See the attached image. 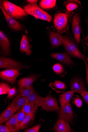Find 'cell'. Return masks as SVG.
Here are the masks:
<instances>
[{"label": "cell", "instance_id": "cell-1", "mask_svg": "<svg viewBox=\"0 0 88 132\" xmlns=\"http://www.w3.org/2000/svg\"><path fill=\"white\" fill-rule=\"evenodd\" d=\"M1 5L6 14L15 20H23L28 16L23 9L8 1H1Z\"/></svg>", "mask_w": 88, "mask_h": 132}, {"label": "cell", "instance_id": "cell-2", "mask_svg": "<svg viewBox=\"0 0 88 132\" xmlns=\"http://www.w3.org/2000/svg\"><path fill=\"white\" fill-rule=\"evenodd\" d=\"M37 3H29L24 6L23 9L28 15H31L36 19L49 22H51L52 17L38 6Z\"/></svg>", "mask_w": 88, "mask_h": 132}, {"label": "cell", "instance_id": "cell-3", "mask_svg": "<svg viewBox=\"0 0 88 132\" xmlns=\"http://www.w3.org/2000/svg\"><path fill=\"white\" fill-rule=\"evenodd\" d=\"M63 46L66 52L73 57L81 59L84 61V55L79 51L76 44L73 39L66 36H64Z\"/></svg>", "mask_w": 88, "mask_h": 132}, {"label": "cell", "instance_id": "cell-4", "mask_svg": "<svg viewBox=\"0 0 88 132\" xmlns=\"http://www.w3.org/2000/svg\"><path fill=\"white\" fill-rule=\"evenodd\" d=\"M58 118L68 123L74 125L77 115L74 112L72 105L69 103L63 107L60 106L58 111Z\"/></svg>", "mask_w": 88, "mask_h": 132}, {"label": "cell", "instance_id": "cell-5", "mask_svg": "<svg viewBox=\"0 0 88 132\" xmlns=\"http://www.w3.org/2000/svg\"><path fill=\"white\" fill-rule=\"evenodd\" d=\"M68 18V15L66 13H60L55 15L53 22L58 32L62 34L67 31Z\"/></svg>", "mask_w": 88, "mask_h": 132}, {"label": "cell", "instance_id": "cell-6", "mask_svg": "<svg viewBox=\"0 0 88 132\" xmlns=\"http://www.w3.org/2000/svg\"><path fill=\"white\" fill-rule=\"evenodd\" d=\"M41 106V110L47 112H58L59 109L57 99L51 95V93L44 97Z\"/></svg>", "mask_w": 88, "mask_h": 132}, {"label": "cell", "instance_id": "cell-7", "mask_svg": "<svg viewBox=\"0 0 88 132\" xmlns=\"http://www.w3.org/2000/svg\"><path fill=\"white\" fill-rule=\"evenodd\" d=\"M0 8L2 11L9 27L12 30L19 32L22 31L26 34H28V30L21 23L6 14L1 5H0Z\"/></svg>", "mask_w": 88, "mask_h": 132}, {"label": "cell", "instance_id": "cell-8", "mask_svg": "<svg viewBox=\"0 0 88 132\" xmlns=\"http://www.w3.org/2000/svg\"><path fill=\"white\" fill-rule=\"evenodd\" d=\"M29 67L24 66L21 63L17 62L10 58L4 57H0V68H1L19 70Z\"/></svg>", "mask_w": 88, "mask_h": 132}, {"label": "cell", "instance_id": "cell-9", "mask_svg": "<svg viewBox=\"0 0 88 132\" xmlns=\"http://www.w3.org/2000/svg\"><path fill=\"white\" fill-rule=\"evenodd\" d=\"M47 32L52 47L53 48L57 47L60 45L63 46V39L64 36L61 34L54 31L47 27Z\"/></svg>", "mask_w": 88, "mask_h": 132}, {"label": "cell", "instance_id": "cell-10", "mask_svg": "<svg viewBox=\"0 0 88 132\" xmlns=\"http://www.w3.org/2000/svg\"><path fill=\"white\" fill-rule=\"evenodd\" d=\"M72 29L75 40L79 44L81 40V30L80 16L78 13L75 14L73 17Z\"/></svg>", "mask_w": 88, "mask_h": 132}, {"label": "cell", "instance_id": "cell-11", "mask_svg": "<svg viewBox=\"0 0 88 132\" xmlns=\"http://www.w3.org/2000/svg\"><path fill=\"white\" fill-rule=\"evenodd\" d=\"M21 75L18 70L15 69H7L1 71L0 78L13 84L17 78Z\"/></svg>", "mask_w": 88, "mask_h": 132}, {"label": "cell", "instance_id": "cell-12", "mask_svg": "<svg viewBox=\"0 0 88 132\" xmlns=\"http://www.w3.org/2000/svg\"><path fill=\"white\" fill-rule=\"evenodd\" d=\"M52 130L57 132H73L75 131L71 128L69 123L59 118Z\"/></svg>", "mask_w": 88, "mask_h": 132}, {"label": "cell", "instance_id": "cell-13", "mask_svg": "<svg viewBox=\"0 0 88 132\" xmlns=\"http://www.w3.org/2000/svg\"><path fill=\"white\" fill-rule=\"evenodd\" d=\"M70 87L71 90L74 92L80 94L83 91L85 90L84 81L80 78L76 77L73 78L71 80Z\"/></svg>", "mask_w": 88, "mask_h": 132}, {"label": "cell", "instance_id": "cell-14", "mask_svg": "<svg viewBox=\"0 0 88 132\" xmlns=\"http://www.w3.org/2000/svg\"><path fill=\"white\" fill-rule=\"evenodd\" d=\"M0 46L2 53L6 55H10V43L6 35L3 31H0Z\"/></svg>", "mask_w": 88, "mask_h": 132}, {"label": "cell", "instance_id": "cell-15", "mask_svg": "<svg viewBox=\"0 0 88 132\" xmlns=\"http://www.w3.org/2000/svg\"><path fill=\"white\" fill-rule=\"evenodd\" d=\"M27 98L19 94L14 98L10 105L14 113L22 108Z\"/></svg>", "mask_w": 88, "mask_h": 132}, {"label": "cell", "instance_id": "cell-16", "mask_svg": "<svg viewBox=\"0 0 88 132\" xmlns=\"http://www.w3.org/2000/svg\"><path fill=\"white\" fill-rule=\"evenodd\" d=\"M51 56L60 62L67 66H70L74 64L70 56L67 53H55L52 54Z\"/></svg>", "mask_w": 88, "mask_h": 132}, {"label": "cell", "instance_id": "cell-17", "mask_svg": "<svg viewBox=\"0 0 88 132\" xmlns=\"http://www.w3.org/2000/svg\"><path fill=\"white\" fill-rule=\"evenodd\" d=\"M31 45L29 43L27 36L23 35L21 40L20 45V50L22 53H25L28 55H30L32 53Z\"/></svg>", "mask_w": 88, "mask_h": 132}, {"label": "cell", "instance_id": "cell-18", "mask_svg": "<svg viewBox=\"0 0 88 132\" xmlns=\"http://www.w3.org/2000/svg\"><path fill=\"white\" fill-rule=\"evenodd\" d=\"M5 125L11 132H19L21 130L20 125L18 122L15 114L6 122Z\"/></svg>", "mask_w": 88, "mask_h": 132}, {"label": "cell", "instance_id": "cell-19", "mask_svg": "<svg viewBox=\"0 0 88 132\" xmlns=\"http://www.w3.org/2000/svg\"><path fill=\"white\" fill-rule=\"evenodd\" d=\"M74 93V92L71 90L60 94L59 97L60 106L63 107L69 103L73 97Z\"/></svg>", "mask_w": 88, "mask_h": 132}, {"label": "cell", "instance_id": "cell-20", "mask_svg": "<svg viewBox=\"0 0 88 132\" xmlns=\"http://www.w3.org/2000/svg\"><path fill=\"white\" fill-rule=\"evenodd\" d=\"M14 113L10 105L1 114L0 116V124L2 125L7 122Z\"/></svg>", "mask_w": 88, "mask_h": 132}, {"label": "cell", "instance_id": "cell-21", "mask_svg": "<svg viewBox=\"0 0 88 132\" xmlns=\"http://www.w3.org/2000/svg\"><path fill=\"white\" fill-rule=\"evenodd\" d=\"M44 99V97H42L34 92L27 97V100L40 107L42 106Z\"/></svg>", "mask_w": 88, "mask_h": 132}, {"label": "cell", "instance_id": "cell-22", "mask_svg": "<svg viewBox=\"0 0 88 132\" xmlns=\"http://www.w3.org/2000/svg\"><path fill=\"white\" fill-rule=\"evenodd\" d=\"M35 114L33 113L27 115L23 121L20 125L21 130L27 128L33 123L35 118Z\"/></svg>", "mask_w": 88, "mask_h": 132}, {"label": "cell", "instance_id": "cell-23", "mask_svg": "<svg viewBox=\"0 0 88 132\" xmlns=\"http://www.w3.org/2000/svg\"><path fill=\"white\" fill-rule=\"evenodd\" d=\"M38 107L36 104L29 102L27 100L22 109L27 114L35 113L38 109Z\"/></svg>", "mask_w": 88, "mask_h": 132}, {"label": "cell", "instance_id": "cell-24", "mask_svg": "<svg viewBox=\"0 0 88 132\" xmlns=\"http://www.w3.org/2000/svg\"><path fill=\"white\" fill-rule=\"evenodd\" d=\"M38 78L37 76H33L21 79L18 82L19 86L26 87L32 86L34 82Z\"/></svg>", "mask_w": 88, "mask_h": 132}, {"label": "cell", "instance_id": "cell-25", "mask_svg": "<svg viewBox=\"0 0 88 132\" xmlns=\"http://www.w3.org/2000/svg\"><path fill=\"white\" fill-rule=\"evenodd\" d=\"M51 86L56 92L58 93L63 92L67 89L65 83L60 81L56 80L51 83Z\"/></svg>", "mask_w": 88, "mask_h": 132}, {"label": "cell", "instance_id": "cell-26", "mask_svg": "<svg viewBox=\"0 0 88 132\" xmlns=\"http://www.w3.org/2000/svg\"><path fill=\"white\" fill-rule=\"evenodd\" d=\"M18 91L19 94L23 96L27 97L35 91L33 86L26 87L19 86Z\"/></svg>", "mask_w": 88, "mask_h": 132}, {"label": "cell", "instance_id": "cell-27", "mask_svg": "<svg viewBox=\"0 0 88 132\" xmlns=\"http://www.w3.org/2000/svg\"><path fill=\"white\" fill-rule=\"evenodd\" d=\"M56 0H42L39 3V5L44 9H51L56 6Z\"/></svg>", "mask_w": 88, "mask_h": 132}, {"label": "cell", "instance_id": "cell-28", "mask_svg": "<svg viewBox=\"0 0 88 132\" xmlns=\"http://www.w3.org/2000/svg\"><path fill=\"white\" fill-rule=\"evenodd\" d=\"M53 69L57 74L61 77H64L66 74V71L64 67L60 63L55 64L53 67Z\"/></svg>", "mask_w": 88, "mask_h": 132}, {"label": "cell", "instance_id": "cell-29", "mask_svg": "<svg viewBox=\"0 0 88 132\" xmlns=\"http://www.w3.org/2000/svg\"><path fill=\"white\" fill-rule=\"evenodd\" d=\"M17 121L20 125L23 121L27 114L22 109L19 110L17 113L15 114Z\"/></svg>", "mask_w": 88, "mask_h": 132}, {"label": "cell", "instance_id": "cell-30", "mask_svg": "<svg viewBox=\"0 0 88 132\" xmlns=\"http://www.w3.org/2000/svg\"><path fill=\"white\" fill-rule=\"evenodd\" d=\"M11 88L8 84L1 82L0 84V94L1 95L8 94Z\"/></svg>", "mask_w": 88, "mask_h": 132}, {"label": "cell", "instance_id": "cell-31", "mask_svg": "<svg viewBox=\"0 0 88 132\" xmlns=\"http://www.w3.org/2000/svg\"><path fill=\"white\" fill-rule=\"evenodd\" d=\"M18 92L15 87L11 88L8 94L7 98L11 99L13 98L18 94Z\"/></svg>", "mask_w": 88, "mask_h": 132}, {"label": "cell", "instance_id": "cell-32", "mask_svg": "<svg viewBox=\"0 0 88 132\" xmlns=\"http://www.w3.org/2000/svg\"><path fill=\"white\" fill-rule=\"evenodd\" d=\"M42 126L41 124H39L31 128L25 130V132H38Z\"/></svg>", "mask_w": 88, "mask_h": 132}, {"label": "cell", "instance_id": "cell-33", "mask_svg": "<svg viewBox=\"0 0 88 132\" xmlns=\"http://www.w3.org/2000/svg\"><path fill=\"white\" fill-rule=\"evenodd\" d=\"M72 103H74L78 108H81L82 105V102L81 99L78 97L74 98L73 99Z\"/></svg>", "mask_w": 88, "mask_h": 132}, {"label": "cell", "instance_id": "cell-34", "mask_svg": "<svg viewBox=\"0 0 88 132\" xmlns=\"http://www.w3.org/2000/svg\"><path fill=\"white\" fill-rule=\"evenodd\" d=\"M78 6L76 4L70 3L66 6V9L69 11H71L78 8Z\"/></svg>", "mask_w": 88, "mask_h": 132}, {"label": "cell", "instance_id": "cell-35", "mask_svg": "<svg viewBox=\"0 0 88 132\" xmlns=\"http://www.w3.org/2000/svg\"><path fill=\"white\" fill-rule=\"evenodd\" d=\"M81 94L84 102L88 105V91L84 90L81 93Z\"/></svg>", "mask_w": 88, "mask_h": 132}, {"label": "cell", "instance_id": "cell-36", "mask_svg": "<svg viewBox=\"0 0 88 132\" xmlns=\"http://www.w3.org/2000/svg\"><path fill=\"white\" fill-rule=\"evenodd\" d=\"M0 132H11V131L6 126L1 125L0 126Z\"/></svg>", "mask_w": 88, "mask_h": 132}, {"label": "cell", "instance_id": "cell-37", "mask_svg": "<svg viewBox=\"0 0 88 132\" xmlns=\"http://www.w3.org/2000/svg\"><path fill=\"white\" fill-rule=\"evenodd\" d=\"M85 63L86 68V84L88 85V65L87 64V62L85 59L84 61Z\"/></svg>", "mask_w": 88, "mask_h": 132}, {"label": "cell", "instance_id": "cell-38", "mask_svg": "<svg viewBox=\"0 0 88 132\" xmlns=\"http://www.w3.org/2000/svg\"><path fill=\"white\" fill-rule=\"evenodd\" d=\"M27 2H28L29 3H33L36 2H37V1H35V0H29V1H27Z\"/></svg>", "mask_w": 88, "mask_h": 132}, {"label": "cell", "instance_id": "cell-39", "mask_svg": "<svg viewBox=\"0 0 88 132\" xmlns=\"http://www.w3.org/2000/svg\"></svg>", "mask_w": 88, "mask_h": 132}]
</instances>
